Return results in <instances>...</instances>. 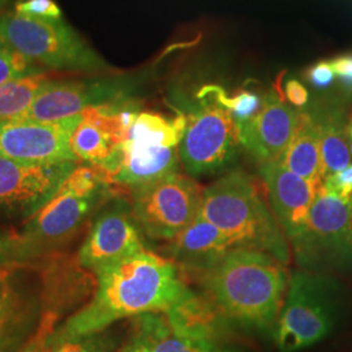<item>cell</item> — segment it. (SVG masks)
<instances>
[{"label":"cell","mask_w":352,"mask_h":352,"mask_svg":"<svg viewBox=\"0 0 352 352\" xmlns=\"http://www.w3.org/2000/svg\"><path fill=\"white\" fill-rule=\"evenodd\" d=\"M96 276L93 299L49 340L100 334L126 317L167 312L188 289L173 260L146 250L102 267Z\"/></svg>","instance_id":"1"},{"label":"cell","mask_w":352,"mask_h":352,"mask_svg":"<svg viewBox=\"0 0 352 352\" xmlns=\"http://www.w3.org/2000/svg\"><path fill=\"white\" fill-rule=\"evenodd\" d=\"M200 278L230 321L258 329L277 322L287 289V270L272 254L236 247Z\"/></svg>","instance_id":"2"},{"label":"cell","mask_w":352,"mask_h":352,"mask_svg":"<svg viewBox=\"0 0 352 352\" xmlns=\"http://www.w3.org/2000/svg\"><path fill=\"white\" fill-rule=\"evenodd\" d=\"M200 214L219 228L234 248L265 252L286 265L289 245L276 215L265 201L260 183L232 171L204 190Z\"/></svg>","instance_id":"3"},{"label":"cell","mask_w":352,"mask_h":352,"mask_svg":"<svg viewBox=\"0 0 352 352\" xmlns=\"http://www.w3.org/2000/svg\"><path fill=\"white\" fill-rule=\"evenodd\" d=\"M113 184L96 166H76L60 188L37 213L20 235L34 257L50 251L75 234Z\"/></svg>","instance_id":"4"},{"label":"cell","mask_w":352,"mask_h":352,"mask_svg":"<svg viewBox=\"0 0 352 352\" xmlns=\"http://www.w3.org/2000/svg\"><path fill=\"white\" fill-rule=\"evenodd\" d=\"M0 38L45 69L101 72L110 68L63 19L4 13L0 17Z\"/></svg>","instance_id":"5"},{"label":"cell","mask_w":352,"mask_h":352,"mask_svg":"<svg viewBox=\"0 0 352 352\" xmlns=\"http://www.w3.org/2000/svg\"><path fill=\"white\" fill-rule=\"evenodd\" d=\"M132 214L140 228L153 239L171 240L199 215L201 187L179 173L131 189Z\"/></svg>","instance_id":"6"},{"label":"cell","mask_w":352,"mask_h":352,"mask_svg":"<svg viewBox=\"0 0 352 352\" xmlns=\"http://www.w3.org/2000/svg\"><path fill=\"white\" fill-rule=\"evenodd\" d=\"M239 145L238 122L227 109L209 98L200 110L187 118L179 155L190 175H205L230 164Z\"/></svg>","instance_id":"7"},{"label":"cell","mask_w":352,"mask_h":352,"mask_svg":"<svg viewBox=\"0 0 352 352\" xmlns=\"http://www.w3.org/2000/svg\"><path fill=\"white\" fill-rule=\"evenodd\" d=\"M325 283L308 273H295L278 317L276 342L282 352H296L325 338L333 316Z\"/></svg>","instance_id":"8"},{"label":"cell","mask_w":352,"mask_h":352,"mask_svg":"<svg viewBox=\"0 0 352 352\" xmlns=\"http://www.w3.org/2000/svg\"><path fill=\"white\" fill-rule=\"evenodd\" d=\"M82 120L81 115L60 122L12 119L0 122V157L25 164L77 162L71 138Z\"/></svg>","instance_id":"9"},{"label":"cell","mask_w":352,"mask_h":352,"mask_svg":"<svg viewBox=\"0 0 352 352\" xmlns=\"http://www.w3.org/2000/svg\"><path fill=\"white\" fill-rule=\"evenodd\" d=\"M352 241V200H344L324 184L317 188L315 201L299 239L294 247L302 264L336 258L350 251Z\"/></svg>","instance_id":"10"},{"label":"cell","mask_w":352,"mask_h":352,"mask_svg":"<svg viewBox=\"0 0 352 352\" xmlns=\"http://www.w3.org/2000/svg\"><path fill=\"white\" fill-rule=\"evenodd\" d=\"M133 84L124 78L50 80L25 113L16 119L60 122L81 115L89 107L129 98Z\"/></svg>","instance_id":"11"},{"label":"cell","mask_w":352,"mask_h":352,"mask_svg":"<svg viewBox=\"0 0 352 352\" xmlns=\"http://www.w3.org/2000/svg\"><path fill=\"white\" fill-rule=\"evenodd\" d=\"M76 166L25 164L0 157V209L32 217L58 192Z\"/></svg>","instance_id":"12"},{"label":"cell","mask_w":352,"mask_h":352,"mask_svg":"<svg viewBox=\"0 0 352 352\" xmlns=\"http://www.w3.org/2000/svg\"><path fill=\"white\" fill-rule=\"evenodd\" d=\"M142 250L145 248L133 214L126 210V205L115 204L96 218L78 251L77 263L96 273Z\"/></svg>","instance_id":"13"},{"label":"cell","mask_w":352,"mask_h":352,"mask_svg":"<svg viewBox=\"0 0 352 352\" xmlns=\"http://www.w3.org/2000/svg\"><path fill=\"white\" fill-rule=\"evenodd\" d=\"M300 111L291 107L277 91L265 96L258 111L239 122L240 145L261 164L282 161L295 135Z\"/></svg>","instance_id":"14"},{"label":"cell","mask_w":352,"mask_h":352,"mask_svg":"<svg viewBox=\"0 0 352 352\" xmlns=\"http://www.w3.org/2000/svg\"><path fill=\"white\" fill-rule=\"evenodd\" d=\"M179 148L126 140L115 148L101 170L113 186L133 189L177 173Z\"/></svg>","instance_id":"15"},{"label":"cell","mask_w":352,"mask_h":352,"mask_svg":"<svg viewBox=\"0 0 352 352\" xmlns=\"http://www.w3.org/2000/svg\"><path fill=\"white\" fill-rule=\"evenodd\" d=\"M260 174L274 215L294 243L302 235L317 187L291 173L280 161L260 164Z\"/></svg>","instance_id":"16"},{"label":"cell","mask_w":352,"mask_h":352,"mask_svg":"<svg viewBox=\"0 0 352 352\" xmlns=\"http://www.w3.org/2000/svg\"><path fill=\"white\" fill-rule=\"evenodd\" d=\"M234 248L226 235L201 214L171 240L170 254L182 269V276L190 273L201 277L219 264Z\"/></svg>","instance_id":"17"},{"label":"cell","mask_w":352,"mask_h":352,"mask_svg":"<svg viewBox=\"0 0 352 352\" xmlns=\"http://www.w3.org/2000/svg\"><path fill=\"white\" fill-rule=\"evenodd\" d=\"M171 327L196 340H208L221 344L226 336L230 320L205 291L199 294L187 289L184 295L166 312Z\"/></svg>","instance_id":"18"},{"label":"cell","mask_w":352,"mask_h":352,"mask_svg":"<svg viewBox=\"0 0 352 352\" xmlns=\"http://www.w3.org/2000/svg\"><path fill=\"white\" fill-rule=\"evenodd\" d=\"M133 338L151 352H227L218 343L177 333L170 325L166 312L138 316Z\"/></svg>","instance_id":"19"},{"label":"cell","mask_w":352,"mask_h":352,"mask_svg":"<svg viewBox=\"0 0 352 352\" xmlns=\"http://www.w3.org/2000/svg\"><path fill=\"white\" fill-rule=\"evenodd\" d=\"M280 162L317 188L324 184L320 129L312 113L300 111L295 135Z\"/></svg>","instance_id":"20"},{"label":"cell","mask_w":352,"mask_h":352,"mask_svg":"<svg viewBox=\"0 0 352 352\" xmlns=\"http://www.w3.org/2000/svg\"><path fill=\"white\" fill-rule=\"evenodd\" d=\"M315 116V115H314ZM320 129V149L324 182L351 164L347 124L337 110H327L315 116Z\"/></svg>","instance_id":"21"},{"label":"cell","mask_w":352,"mask_h":352,"mask_svg":"<svg viewBox=\"0 0 352 352\" xmlns=\"http://www.w3.org/2000/svg\"><path fill=\"white\" fill-rule=\"evenodd\" d=\"M187 128V116L177 115L168 120L160 113L142 111L138 115L128 139L135 142L179 148Z\"/></svg>","instance_id":"22"},{"label":"cell","mask_w":352,"mask_h":352,"mask_svg":"<svg viewBox=\"0 0 352 352\" xmlns=\"http://www.w3.org/2000/svg\"><path fill=\"white\" fill-rule=\"evenodd\" d=\"M69 145L77 161H84L91 166H101L106 162L118 146L103 126L85 118L76 126Z\"/></svg>","instance_id":"23"},{"label":"cell","mask_w":352,"mask_h":352,"mask_svg":"<svg viewBox=\"0 0 352 352\" xmlns=\"http://www.w3.org/2000/svg\"><path fill=\"white\" fill-rule=\"evenodd\" d=\"M29 311L30 304L8 280V274L0 278V352L11 347L30 315Z\"/></svg>","instance_id":"24"},{"label":"cell","mask_w":352,"mask_h":352,"mask_svg":"<svg viewBox=\"0 0 352 352\" xmlns=\"http://www.w3.org/2000/svg\"><path fill=\"white\" fill-rule=\"evenodd\" d=\"M50 82L45 75L30 76L0 87V122L25 113L38 94Z\"/></svg>","instance_id":"25"},{"label":"cell","mask_w":352,"mask_h":352,"mask_svg":"<svg viewBox=\"0 0 352 352\" xmlns=\"http://www.w3.org/2000/svg\"><path fill=\"white\" fill-rule=\"evenodd\" d=\"M45 71L0 38V87L30 76L45 75Z\"/></svg>","instance_id":"26"},{"label":"cell","mask_w":352,"mask_h":352,"mask_svg":"<svg viewBox=\"0 0 352 352\" xmlns=\"http://www.w3.org/2000/svg\"><path fill=\"white\" fill-rule=\"evenodd\" d=\"M200 97H208L218 102L221 106H223L232 113V116L238 123L252 118L258 111L261 106V100L253 93L241 91L234 97H228L223 89L213 87V85L202 89Z\"/></svg>","instance_id":"27"},{"label":"cell","mask_w":352,"mask_h":352,"mask_svg":"<svg viewBox=\"0 0 352 352\" xmlns=\"http://www.w3.org/2000/svg\"><path fill=\"white\" fill-rule=\"evenodd\" d=\"M111 349V342L102 333L87 337L47 340V352H110Z\"/></svg>","instance_id":"28"},{"label":"cell","mask_w":352,"mask_h":352,"mask_svg":"<svg viewBox=\"0 0 352 352\" xmlns=\"http://www.w3.org/2000/svg\"><path fill=\"white\" fill-rule=\"evenodd\" d=\"M34 258L20 235L0 234V273Z\"/></svg>","instance_id":"29"},{"label":"cell","mask_w":352,"mask_h":352,"mask_svg":"<svg viewBox=\"0 0 352 352\" xmlns=\"http://www.w3.org/2000/svg\"><path fill=\"white\" fill-rule=\"evenodd\" d=\"M14 12L42 20L63 19L62 10L54 0H20L14 6Z\"/></svg>","instance_id":"30"},{"label":"cell","mask_w":352,"mask_h":352,"mask_svg":"<svg viewBox=\"0 0 352 352\" xmlns=\"http://www.w3.org/2000/svg\"><path fill=\"white\" fill-rule=\"evenodd\" d=\"M324 186L337 193L342 199L352 200V164L336 175L327 177L324 182Z\"/></svg>","instance_id":"31"},{"label":"cell","mask_w":352,"mask_h":352,"mask_svg":"<svg viewBox=\"0 0 352 352\" xmlns=\"http://www.w3.org/2000/svg\"><path fill=\"white\" fill-rule=\"evenodd\" d=\"M308 77H309L311 82L316 87L327 88L333 82L336 74L333 71V67L330 62H320L309 71Z\"/></svg>","instance_id":"32"},{"label":"cell","mask_w":352,"mask_h":352,"mask_svg":"<svg viewBox=\"0 0 352 352\" xmlns=\"http://www.w3.org/2000/svg\"><path fill=\"white\" fill-rule=\"evenodd\" d=\"M52 317L46 318L42 322V327L39 329L36 338L32 340L23 352H47V340L52 334Z\"/></svg>","instance_id":"33"},{"label":"cell","mask_w":352,"mask_h":352,"mask_svg":"<svg viewBox=\"0 0 352 352\" xmlns=\"http://www.w3.org/2000/svg\"><path fill=\"white\" fill-rule=\"evenodd\" d=\"M286 97L294 106L302 107L308 102V90L298 80H289L286 84Z\"/></svg>","instance_id":"34"},{"label":"cell","mask_w":352,"mask_h":352,"mask_svg":"<svg viewBox=\"0 0 352 352\" xmlns=\"http://www.w3.org/2000/svg\"><path fill=\"white\" fill-rule=\"evenodd\" d=\"M336 76L340 77L344 82L352 85V55L340 56L330 62Z\"/></svg>","instance_id":"35"},{"label":"cell","mask_w":352,"mask_h":352,"mask_svg":"<svg viewBox=\"0 0 352 352\" xmlns=\"http://www.w3.org/2000/svg\"><path fill=\"white\" fill-rule=\"evenodd\" d=\"M122 352H151L142 343H140L139 340L132 338L131 343L124 347Z\"/></svg>","instance_id":"36"},{"label":"cell","mask_w":352,"mask_h":352,"mask_svg":"<svg viewBox=\"0 0 352 352\" xmlns=\"http://www.w3.org/2000/svg\"><path fill=\"white\" fill-rule=\"evenodd\" d=\"M347 138H349V145H350V151L352 154V115L347 123Z\"/></svg>","instance_id":"37"},{"label":"cell","mask_w":352,"mask_h":352,"mask_svg":"<svg viewBox=\"0 0 352 352\" xmlns=\"http://www.w3.org/2000/svg\"><path fill=\"white\" fill-rule=\"evenodd\" d=\"M10 3V0H0V14L3 12V10L6 8V6ZM1 17V16H0Z\"/></svg>","instance_id":"38"},{"label":"cell","mask_w":352,"mask_h":352,"mask_svg":"<svg viewBox=\"0 0 352 352\" xmlns=\"http://www.w3.org/2000/svg\"><path fill=\"white\" fill-rule=\"evenodd\" d=\"M8 273H10V270H7V272H1V273H0V278H3L4 276H7Z\"/></svg>","instance_id":"39"}]
</instances>
